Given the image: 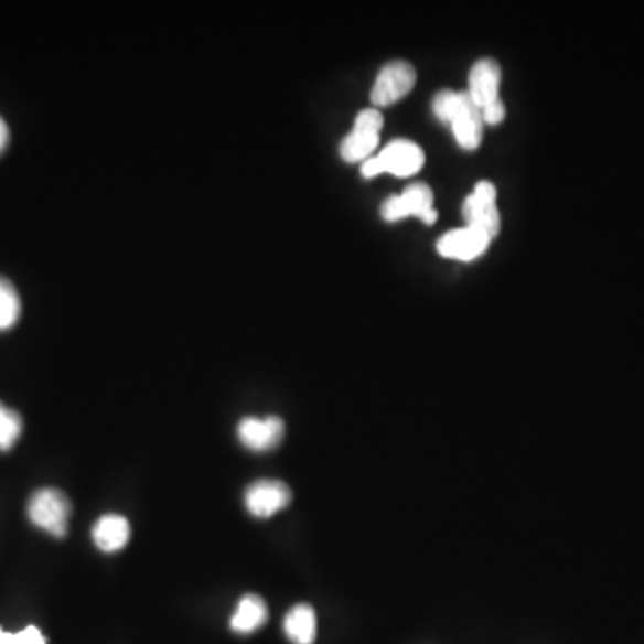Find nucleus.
I'll return each mask as SVG.
<instances>
[{
  "label": "nucleus",
  "instance_id": "9",
  "mask_svg": "<svg viewBox=\"0 0 644 644\" xmlns=\"http://www.w3.org/2000/svg\"><path fill=\"white\" fill-rule=\"evenodd\" d=\"M491 238L473 228L453 229L437 242V251L444 258L470 261L487 251Z\"/></svg>",
  "mask_w": 644,
  "mask_h": 644
},
{
  "label": "nucleus",
  "instance_id": "2",
  "mask_svg": "<svg viewBox=\"0 0 644 644\" xmlns=\"http://www.w3.org/2000/svg\"><path fill=\"white\" fill-rule=\"evenodd\" d=\"M425 165V152L410 140H394L378 157L369 158L362 165L364 178H376L379 174H393L398 178H408L417 174Z\"/></svg>",
  "mask_w": 644,
  "mask_h": 644
},
{
  "label": "nucleus",
  "instance_id": "1",
  "mask_svg": "<svg viewBox=\"0 0 644 644\" xmlns=\"http://www.w3.org/2000/svg\"><path fill=\"white\" fill-rule=\"evenodd\" d=\"M431 108L437 119L451 124L460 148L465 151L479 149L483 135L482 111L474 105L470 92H439Z\"/></svg>",
  "mask_w": 644,
  "mask_h": 644
},
{
  "label": "nucleus",
  "instance_id": "15",
  "mask_svg": "<svg viewBox=\"0 0 644 644\" xmlns=\"http://www.w3.org/2000/svg\"><path fill=\"white\" fill-rule=\"evenodd\" d=\"M20 312H22V303H20L19 292L10 280L0 278V332L13 328L19 321Z\"/></svg>",
  "mask_w": 644,
  "mask_h": 644
},
{
  "label": "nucleus",
  "instance_id": "17",
  "mask_svg": "<svg viewBox=\"0 0 644 644\" xmlns=\"http://www.w3.org/2000/svg\"><path fill=\"white\" fill-rule=\"evenodd\" d=\"M0 644H47V641L36 626H28L17 634L0 631Z\"/></svg>",
  "mask_w": 644,
  "mask_h": 644
},
{
  "label": "nucleus",
  "instance_id": "3",
  "mask_svg": "<svg viewBox=\"0 0 644 644\" xmlns=\"http://www.w3.org/2000/svg\"><path fill=\"white\" fill-rule=\"evenodd\" d=\"M28 516L34 526L60 539L67 536L71 500L57 489H40L29 500Z\"/></svg>",
  "mask_w": 644,
  "mask_h": 644
},
{
  "label": "nucleus",
  "instance_id": "20",
  "mask_svg": "<svg viewBox=\"0 0 644 644\" xmlns=\"http://www.w3.org/2000/svg\"><path fill=\"white\" fill-rule=\"evenodd\" d=\"M8 142H10V129L6 126L4 119L0 117V152H4Z\"/></svg>",
  "mask_w": 644,
  "mask_h": 644
},
{
  "label": "nucleus",
  "instance_id": "19",
  "mask_svg": "<svg viewBox=\"0 0 644 644\" xmlns=\"http://www.w3.org/2000/svg\"><path fill=\"white\" fill-rule=\"evenodd\" d=\"M483 124H489V126H496V124L503 122L505 119V105H503L502 99H496L491 105L483 106L482 109Z\"/></svg>",
  "mask_w": 644,
  "mask_h": 644
},
{
  "label": "nucleus",
  "instance_id": "5",
  "mask_svg": "<svg viewBox=\"0 0 644 644\" xmlns=\"http://www.w3.org/2000/svg\"><path fill=\"white\" fill-rule=\"evenodd\" d=\"M410 215L421 218L425 224H436L433 192L425 183H414L401 195H393L382 204V217L387 223H398Z\"/></svg>",
  "mask_w": 644,
  "mask_h": 644
},
{
  "label": "nucleus",
  "instance_id": "16",
  "mask_svg": "<svg viewBox=\"0 0 644 644\" xmlns=\"http://www.w3.org/2000/svg\"><path fill=\"white\" fill-rule=\"evenodd\" d=\"M24 430V421L17 410L0 402V451H10Z\"/></svg>",
  "mask_w": 644,
  "mask_h": 644
},
{
  "label": "nucleus",
  "instance_id": "14",
  "mask_svg": "<svg viewBox=\"0 0 644 644\" xmlns=\"http://www.w3.org/2000/svg\"><path fill=\"white\" fill-rule=\"evenodd\" d=\"M379 133L367 131V129L353 128L341 143L342 160L347 163H358V161L369 160L371 154L378 148Z\"/></svg>",
  "mask_w": 644,
  "mask_h": 644
},
{
  "label": "nucleus",
  "instance_id": "10",
  "mask_svg": "<svg viewBox=\"0 0 644 644\" xmlns=\"http://www.w3.org/2000/svg\"><path fill=\"white\" fill-rule=\"evenodd\" d=\"M502 68L491 57L474 63L470 72V95L480 109L500 99Z\"/></svg>",
  "mask_w": 644,
  "mask_h": 644
},
{
  "label": "nucleus",
  "instance_id": "4",
  "mask_svg": "<svg viewBox=\"0 0 644 644\" xmlns=\"http://www.w3.org/2000/svg\"><path fill=\"white\" fill-rule=\"evenodd\" d=\"M496 186L489 181H480L479 185L474 186V192L468 195L462 206V215H464L468 228L476 229L483 233L485 237L493 240L502 228V217L497 212L496 206Z\"/></svg>",
  "mask_w": 644,
  "mask_h": 644
},
{
  "label": "nucleus",
  "instance_id": "8",
  "mask_svg": "<svg viewBox=\"0 0 644 644\" xmlns=\"http://www.w3.org/2000/svg\"><path fill=\"white\" fill-rule=\"evenodd\" d=\"M285 422L278 416H269L266 419L246 417L238 425V439L247 450L256 453H266L275 450L283 441Z\"/></svg>",
  "mask_w": 644,
  "mask_h": 644
},
{
  "label": "nucleus",
  "instance_id": "6",
  "mask_svg": "<svg viewBox=\"0 0 644 644\" xmlns=\"http://www.w3.org/2000/svg\"><path fill=\"white\" fill-rule=\"evenodd\" d=\"M416 68L407 62H390L379 71L375 86L371 90V103L384 108L394 105L410 94L416 86Z\"/></svg>",
  "mask_w": 644,
  "mask_h": 644
},
{
  "label": "nucleus",
  "instance_id": "12",
  "mask_svg": "<svg viewBox=\"0 0 644 644\" xmlns=\"http://www.w3.org/2000/svg\"><path fill=\"white\" fill-rule=\"evenodd\" d=\"M285 635L292 644H313L318 637V616L309 603L292 607L283 620Z\"/></svg>",
  "mask_w": 644,
  "mask_h": 644
},
{
  "label": "nucleus",
  "instance_id": "13",
  "mask_svg": "<svg viewBox=\"0 0 644 644\" xmlns=\"http://www.w3.org/2000/svg\"><path fill=\"white\" fill-rule=\"evenodd\" d=\"M269 620V609L267 603L258 594H247L238 602L237 609L232 616V631L237 634L247 635L260 631Z\"/></svg>",
  "mask_w": 644,
  "mask_h": 644
},
{
  "label": "nucleus",
  "instance_id": "7",
  "mask_svg": "<svg viewBox=\"0 0 644 644\" xmlns=\"http://www.w3.org/2000/svg\"><path fill=\"white\" fill-rule=\"evenodd\" d=\"M244 502L251 516L266 519L289 507L292 493L289 485L280 480H258L247 487Z\"/></svg>",
  "mask_w": 644,
  "mask_h": 644
},
{
  "label": "nucleus",
  "instance_id": "18",
  "mask_svg": "<svg viewBox=\"0 0 644 644\" xmlns=\"http://www.w3.org/2000/svg\"><path fill=\"white\" fill-rule=\"evenodd\" d=\"M353 128L367 129V131L379 133L382 128H384V117H382L378 109H364V111L356 115L355 126Z\"/></svg>",
  "mask_w": 644,
  "mask_h": 644
},
{
  "label": "nucleus",
  "instance_id": "11",
  "mask_svg": "<svg viewBox=\"0 0 644 644\" xmlns=\"http://www.w3.org/2000/svg\"><path fill=\"white\" fill-rule=\"evenodd\" d=\"M131 537V526L128 519L119 514H106L95 523L92 539L99 550L115 554L128 545Z\"/></svg>",
  "mask_w": 644,
  "mask_h": 644
}]
</instances>
